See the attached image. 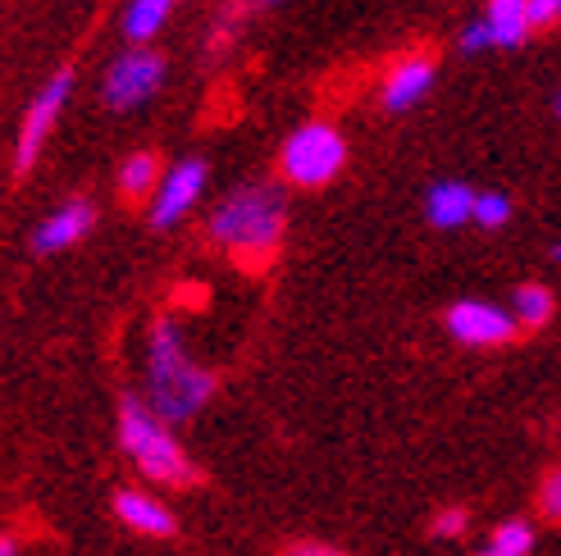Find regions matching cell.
I'll use <instances>...</instances> for the list:
<instances>
[{
  "instance_id": "52a82bcc",
  "label": "cell",
  "mask_w": 561,
  "mask_h": 556,
  "mask_svg": "<svg viewBox=\"0 0 561 556\" xmlns=\"http://www.w3.org/2000/svg\"><path fill=\"white\" fill-rule=\"evenodd\" d=\"M516 315L502 311L493 301H457L447 311V333L461 343V347H502L516 338Z\"/></svg>"
},
{
  "instance_id": "6da1fadb",
  "label": "cell",
  "mask_w": 561,
  "mask_h": 556,
  "mask_svg": "<svg viewBox=\"0 0 561 556\" xmlns=\"http://www.w3.org/2000/svg\"><path fill=\"white\" fill-rule=\"evenodd\" d=\"M215 393V374L187 356V343L170 315L151 324L147 338V406L164 425H183Z\"/></svg>"
},
{
  "instance_id": "277c9868",
  "label": "cell",
  "mask_w": 561,
  "mask_h": 556,
  "mask_svg": "<svg viewBox=\"0 0 561 556\" xmlns=\"http://www.w3.org/2000/svg\"><path fill=\"white\" fill-rule=\"evenodd\" d=\"M343 164H347L343 132L333 124H320V119L301 124L284 142V151H278V170H284V178L297 187H324Z\"/></svg>"
},
{
  "instance_id": "5bb4252c",
  "label": "cell",
  "mask_w": 561,
  "mask_h": 556,
  "mask_svg": "<svg viewBox=\"0 0 561 556\" xmlns=\"http://www.w3.org/2000/svg\"><path fill=\"white\" fill-rule=\"evenodd\" d=\"M160 183H164V174H160V160L151 151H137L119 164V187L128 192V197H147V192L156 197Z\"/></svg>"
},
{
  "instance_id": "7c38bea8",
  "label": "cell",
  "mask_w": 561,
  "mask_h": 556,
  "mask_svg": "<svg viewBox=\"0 0 561 556\" xmlns=\"http://www.w3.org/2000/svg\"><path fill=\"white\" fill-rule=\"evenodd\" d=\"M474 192L466 183H434L425 197V215L434 229H461L466 219H474Z\"/></svg>"
},
{
  "instance_id": "4316f807",
  "label": "cell",
  "mask_w": 561,
  "mask_h": 556,
  "mask_svg": "<svg viewBox=\"0 0 561 556\" xmlns=\"http://www.w3.org/2000/svg\"><path fill=\"white\" fill-rule=\"evenodd\" d=\"M557 115H561V96H557Z\"/></svg>"
},
{
  "instance_id": "cb8c5ba5",
  "label": "cell",
  "mask_w": 561,
  "mask_h": 556,
  "mask_svg": "<svg viewBox=\"0 0 561 556\" xmlns=\"http://www.w3.org/2000/svg\"><path fill=\"white\" fill-rule=\"evenodd\" d=\"M0 556H19V552H14V538H5V543H0Z\"/></svg>"
},
{
  "instance_id": "603a6c76",
  "label": "cell",
  "mask_w": 561,
  "mask_h": 556,
  "mask_svg": "<svg viewBox=\"0 0 561 556\" xmlns=\"http://www.w3.org/2000/svg\"><path fill=\"white\" fill-rule=\"evenodd\" d=\"M284 556H347L339 547H329V543H293Z\"/></svg>"
},
{
  "instance_id": "e0dca14e",
  "label": "cell",
  "mask_w": 561,
  "mask_h": 556,
  "mask_svg": "<svg viewBox=\"0 0 561 556\" xmlns=\"http://www.w3.org/2000/svg\"><path fill=\"white\" fill-rule=\"evenodd\" d=\"M512 315L520 328H543L552 320V292L543 283H525L512 292Z\"/></svg>"
},
{
  "instance_id": "44dd1931",
  "label": "cell",
  "mask_w": 561,
  "mask_h": 556,
  "mask_svg": "<svg viewBox=\"0 0 561 556\" xmlns=\"http://www.w3.org/2000/svg\"><path fill=\"white\" fill-rule=\"evenodd\" d=\"M484 46H493V33H489V23H484V19H474L466 33H461V50L474 55V50H484Z\"/></svg>"
},
{
  "instance_id": "7a4b0ae2",
  "label": "cell",
  "mask_w": 561,
  "mask_h": 556,
  "mask_svg": "<svg viewBox=\"0 0 561 556\" xmlns=\"http://www.w3.org/2000/svg\"><path fill=\"white\" fill-rule=\"evenodd\" d=\"M284 192L270 183H247L238 192H229L206 219V233L215 246H224L233 260L242 265H270L278 242H284Z\"/></svg>"
},
{
  "instance_id": "ac0fdd59",
  "label": "cell",
  "mask_w": 561,
  "mask_h": 556,
  "mask_svg": "<svg viewBox=\"0 0 561 556\" xmlns=\"http://www.w3.org/2000/svg\"><path fill=\"white\" fill-rule=\"evenodd\" d=\"M512 219V201L502 197V192H484L480 201H474V224H484V229H502Z\"/></svg>"
},
{
  "instance_id": "8fae6325",
  "label": "cell",
  "mask_w": 561,
  "mask_h": 556,
  "mask_svg": "<svg viewBox=\"0 0 561 556\" xmlns=\"http://www.w3.org/2000/svg\"><path fill=\"white\" fill-rule=\"evenodd\" d=\"M92 219H96L92 201H65L50 219H42V224H37V233H33V252H37V256L65 252V246H73L78 238H88Z\"/></svg>"
},
{
  "instance_id": "9a60e30c",
  "label": "cell",
  "mask_w": 561,
  "mask_h": 556,
  "mask_svg": "<svg viewBox=\"0 0 561 556\" xmlns=\"http://www.w3.org/2000/svg\"><path fill=\"white\" fill-rule=\"evenodd\" d=\"M529 552H535V530H529V520H502L480 543V556H529Z\"/></svg>"
},
{
  "instance_id": "d4e9b609",
  "label": "cell",
  "mask_w": 561,
  "mask_h": 556,
  "mask_svg": "<svg viewBox=\"0 0 561 556\" xmlns=\"http://www.w3.org/2000/svg\"><path fill=\"white\" fill-rule=\"evenodd\" d=\"M552 260H557V265H561V242H552Z\"/></svg>"
},
{
  "instance_id": "d6986e66",
  "label": "cell",
  "mask_w": 561,
  "mask_h": 556,
  "mask_svg": "<svg viewBox=\"0 0 561 556\" xmlns=\"http://www.w3.org/2000/svg\"><path fill=\"white\" fill-rule=\"evenodd\" d=\"M539 511L561 524V470H552V475L543 479V488H539Z\"/></svg>"
},
{
  "instance_id": "7402d4cb",
  "label": "cell",
  "mask_w": 561,
  "mask_h": 556,
  "mask_svg": "<svg viewBox=\"0 0 561 556\" xmlns=\"http://www.w3.org/2000/svg\"><path fill=\"white\" fill-rule=\"evenodd\" d=\"M529 19H535V27L561 23V0H529Z\"/></svg>"
},
{
  "instance_id": "5b68a950",
  "label": "cell",
  "mask_w": 561,
  "mask_h": 556,
  "mask_svg": "<svg viewBox=\"0 0 561 556\" xmlns=\"http://www.w3.org/2000/svg\"><path fill=\"white\" fill-rule=\"evenodd\" d=\"M69 92H73V69H60V73H50V82L33 96V105L23 109L19 142H14V174H27V170L37 164V155H42V147H46L55 119H60Z\"/></svg>"
},
{
  "instance_id": "8992f818",
  "label": "cell",
  "mask_w": 561,
  "mask_h": 556,
  "mask_svg": "<svg viewBox=\"0 0 561 556\" xmlns=\"http://www.w3.org/2000/svg\"><path fill=\"white\" fill-rule=\"evenodd\" d=\"M160 82H164V60L147 46H133L110 65V73L101 82V96L110 109H133V105H142Z\"/></svg>"
},
{
  "instance_id": "484cf974",
  "label": "cell",
  "mask_w": 561,
  "mask_h": 556,
  "mask_svg": "<svg viewBox=\"0 0 561 556\" xmlns=\"http://www.w3.org/2000/svg\"><path fill=\"white\" fill-rule=\"evenodd\" d=\"M251 5H278V0H251Z\"/></svg>"
},
{
  "instance_id": "ba28073f",
  "label": "cell",
  "mask_w": 561,
  "mask_h": 556,
  "mask_svg": "<svg viewBox=\"0 0 561 556\" xmlns=\"http://www.w3.org/2000/svg\"><path fill=\"white\" fill-rule=\"evenodd\" d=\"M206 187V160H179L170 174H164L160 192L151 197V224L156 229H170L179 224V219L196 206V197H202Z\"/></svg>"
},
{
  "instance_id": "4fadbf2b",
  "label": "cell",
  "mask_w": 561,
  "mask_h": 556,
  "mask_svg": "<svg viewBox=\"0 0 561 556\" xmlns=\"http://www.w3.org/2000/svg\"><path fill=\"white\" fill-rule=\"evenodd\" d=\"M484 23L493 33V46H520L525 33L535 27V19H529V0H489Z\"/></svg>"
},
{
  "instance_id": "9c48e42d",
  "label": "cell",
  "mask_w": 561,
  "mask_h": 556,
  "mask_svg": "<svg viewBox=\"0 0 561 556\" xmlns=\"http://www.w3.org/2000/svg\"><path fill=\"white\" fill-rule=\"evenodd\" d=\"M430 88H434V60L430 55H402L398 65H392L388 73H383V109H411V105H420L430 96Z\"/></svg>"
},
{
  "instance_id": "3957f363",
  "label": "cell",
  "mask_w": 561,
  "mask_h": 556,
  "mask_svg": "<svg viewBox=\"0 0 561 556\" xmlns=\"http://www.w3.org/2000/svg\"><path fill=\"white\" fill-rule=\"evenodd\" d=\"M119 448L137 465V475H147L160 488L196 484V465L187 461L183 442L170 433V425H164L142 397L119 402Z\"/></svg>"
},
{
  "instance_id": "ffe728a7",
  "label": "cell",
  "mask_w": 561,
  "mask_h": 556,
  "mask_svg": "<svg viewBox=\"0 0 561 556\" xmlns=\"http://www.w3.org/2000/svg\"><path fill=\"white\" fill-rule=\"evenodd\" d=\"M466 524H470V516H466L461 507H447V511L434 516V534H438V538H461Z\"/></svg>"
},
{
  "instance_id": "2e32d148",
  "label": "cell",
  "mask_w": 561,
  "mask_h": 556,
  "mask_svg": "<svg viewBox=\"0 0 561 556\" xmlns=\"http://www.w3.org/2000/svg\"><path fill=\"white\" fill-rule=\"evenodd\" d=\"M170 10H174V0H133L124 10V37H133V42L156 37L164 19H170Z\"/></svg>"
},
{
  "instance_id": "30bf717a",
  "label": "cell",
  "mask_w": 561,
  "mask_h": 556,
  "mask_svg": "<svg viewBox=\"0 0 561 556\" xmlns=\"http://www.w3.org/2000/svg\"><path fill=\"white\" fill-rule=\"evenodd\" d=\"M115 516H119L124 530L142 534V538H170L174 534V511L142 488H119L115 493Z\"/></svg>"
}]
</instances>
